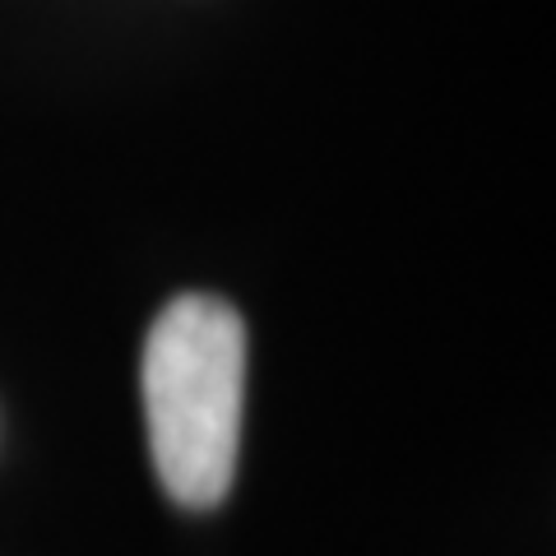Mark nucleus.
<instances>
[{"mask_svg":"<svg viewBox=\"0 0 556 556\" xmlns=\"http://www.w3.org/2000/svg\"><path fill=\"white\" fill-rule=\"evenodd\" d=\"M149 455L163 492L186 510L228 496L247 404V325L223 298L186 292L144 339L139 362Z\"/></svg>","mask_w":556,"mask_h":556,"instance_id":"f257e3e1","label":"nucleus"}]
</instances>
